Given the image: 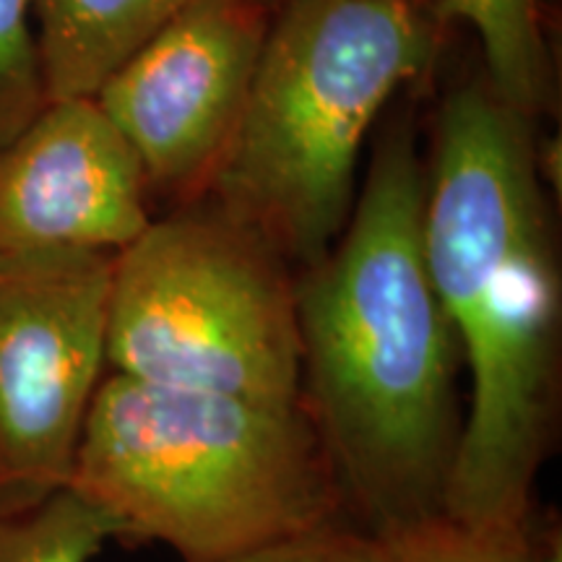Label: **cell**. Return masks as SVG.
Here are the masks:
<instances>
[{
	"instance_id": "8fae6325",
	"label": "cell",
	"mask_w": 562,
	"mask_h": 562,
	"mask_svg": "<svg viewBox=\"0 0 562 562\" xmlns=\"http://www.w3.org/2000/svg\"><path fill=\"white\" fill-rule=\"evenodd\" d=\"M112 539L108 518L70 487L0 513V562H94Z\"/></svg>"
},
{
	"instance_id": "4fadbf2b",
	"label": "cell",
	"mask_w": 562,
	"mask_h": 562,
	"mask_svg": "<svg viewBox=\"0 0 562 562\" xmlns=\"http://www.w3.org/2000/svg\"><path fill=\"white\" fill-rule=\"evenodd\" d=\"M47 104L34 32V0H0V146Z\"/></svg>"
},
{
	"instance_id": "52a82bcc",
	"label": "cell",
	"mask_w": 562,
	"mask_h": 562,
	"mask_svg": "<svg viewBox=\"0 0 562 562\" xmlns=\"http://www.w3.org/2000/svg\"><path fill=\"white\" fill-rule=\"evenodd\" d=\"M263 0H193L91 97L149 188L195 199L227 149L261 58Z\"/></svg>"
},
{
	"instance_id": "5bb4252c",
	"label": "cell",
	"mask_w": 562,
	"mask_h": 562,
	"mask_svg": "<svg viewBox=\"0 0 562 562\" xmlns=\"http://www.w3.org/2000/svg\"><path fill=\"white\" fill-rule=\"evenodd\" d=\"M222 562H393V558L381 539L339 521Z\"/></svg>"
},
{
	"instance_id": "5b68a950",
	"label": "cell",
	"mask_w": 562,
	"mask_h": 562,
	"mask_svg": "<svg viewBox=\"0 0 562 562\" xmlns=\"http://www.w3.org/2000/svg\"><path fill=\"white\" fill-rule=\"evenodd\" d=\"M294 273L214 206L149 222L112 258L108 372L161 389L300 402Z\"/></svg>"
},
{
	"instance_id": "6da1fadb",
	"label": "cell",
	"mask_w": 562,
	"mask_h": 562,
	"mask_svg": "<svg viewBox=\"0 0 562 562\" xmlns=\"http://www.w3.org/2000/svg\"><path fill=\"white\" fill-rule=\"evenodd\" d=\"M425 186L402 125L372 154L339 240L294 279L300 406L347 521L383 542L446 516L463 430L461 347L422 248Z\"/></svg>"
},
{
	"instance_id": "8992f818",
	"label": "cell",
	"mask_w": 562,
	"mask_h": 562,
	"mask_svg": "<svg viewBox=\"0 0 562 562\" xmlns=\"http://www.w3.org/2000/svg\"><path fill=\"white\" fill-rule=\"evenodd\" d=\"M112 252L0 261V513L68 484L108 375Z\"/></svg>"
},
{
	"instance_id": "277c9868",
	"label": "cell",
	"mask_w": 562,
	"mask_h": 562,
	"mask_svg": "<svg viewBox=\"0 0 562 562\" xmlns=\"http://www.w3.org/2000/svg\"><path fill=\"white\" fill-rule=\"evenodd\" d=\"M438 34L427 0H284L199 201L311 269L347 227L372 123L430 68Z\"/></svg>"
},
{
	"instance_id": "7c38bea8",
	"label": "cell",
	"mask_w": 562,
	"mask_h": 562,
	"mask_svg": "<svg viewBox=\"0 0 562 562\" xmlns=\"http://www.w3.org/2000/svg\"><path fill=\"white\" fill-rule=\"evenodd\" d=\"M385 544L393 562H529V524L472 526L438 516Z\"/></svg>"
},
{
	"instance_id": "7a4b0ae2",
	"label": "cell",
	"mask_w": 562,
	"mask_h": 562,
	"mask_svg": "<svg viewBox=\"0 0 562 562\" xmlns=\"http://www.w3.org/2000/svg\"><path fill=\"white\" fill-rule=\"evenodd\" d=\"M529 117L490 87L442 104L422 248L472 378L442 513L526 524L560 425V269Z\"/></svg>"
},
{
	"instance_id": "30bf717a",
	"label": "cell",
	"mask_w": 562,
	"mask_h": 562,
	"mask_svg": "<svg viewBox=\"0 0 562 562\" xmlns=\"http://www.w3.org/2000/svg\"><path fill=\"white\" fill-rule=\"evenodd\" d=\"M440 24L463 21L482 42L490 89L529 117L547 104L550 58L542 32V0H435Z\"/></svg>"
},
{
	"instance_id": "9a60e30c",
	"label": "cell",
	"mask_w": 562,
	"mask_h": 562,
	"mask_svg": "<svg viewBox=\"0 0 562 562\" xmlns=\"http://www.w3.org/2000/svg\"><path fill=\"white\" fill-rule=\"evenodd\" d=\"M529 562H562V524L554 510L529 521Z\"/></svg>"
},
{
	"instance_id": "3957f363",
	"label": "cell",
	"mask_w": 562,
	"mask_h": 562,
	"mask_svg": "<svg viewBox=\"0 0 562 562\" xmlns=\"http://www.w3.org/2000/svg\"><path fill=\"white\" fill-rule=\"evenodd\" d=\"M66 487L115 539L167 544L182 562H222L347 521L300 402L161 389L117 372L94 393Z\"/></svg>"
},
{
	"instance_id": "ba28073f",
	"label": "cell",
	"mask_w": 562,
	"mask_h": 562,
	"mask_svg": "<svg viewBox=\"0 0 562 562\" xmlns=\"http://www.w3.org/2000/svg\"><path fill=\"white\" fill-rule=\"evenodd\" d=\"M140 161L91 97L47 102L0 146V261L123 250L149 227Z\"/></svg>"
},
{
	"instance_id": "9c48e42d",
	"label": "cell",
	"mask_w": 562,
	"mask_h": 562,
	"mask_svg": "<svg viewBox=\"0 0 562 562\" xmlns=\"http://www.w3.org/2000/svg\"><path fill=\"white\" fill-rule=\"evenodd\" d=\"M193 0H34L47 102L94 97L144 42Z\"/></svg>"
}]
</instances>
